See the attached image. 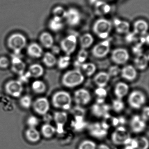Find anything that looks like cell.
<instances>
[{
  "mask_svg": "<svg viewBox=\"0 0 149 149\" xmlns=\"http://www.w3.org/2000/svg\"><path fill=\"white\" fill-rule=\"evenodd\" d=\"M84 80L81 71L79 69H76L65 73L62 78V82L64 86L72 88L80 85Z\"/></svg>",
  "mask_w": 149,
  "mask_h": 149,
  "instance_id": "6da1fadb",
  "label": "cell"
},
{
  "mask_svg": "<svg viewBox=\"0 0 149 149\" xmlns=\"http://www.w3.org/2000/svg\"><path fill=\"white\" fill-rule=\"evenodd\" d=\"M52 102L55 108L67 110L71 107L72 98L69 93L66 91H57L53 95Z\"/></svg>",
  "mask_w": 149,
  "mask_h": 149,
  "instance_id": "7a4b0ae2",
  "label": "cell"
},
{
  "mask_svg": "<svg viewBox=\"0 0 149 149\" xmlns=\"http://www.w3.org/2000/svg\"><path fill=\"white\" fill-rule=\"evenodd\" d=\"M112 29V23L110 21L104 19L97 20L93 26L94 33L102 39L109 37Z\"/></svg>",
  "mask_w": 149,
  "mask_h": 149,
  "instance_id": "3957f363",
  "label": "cell"
},
{
  "mask_svg": "<svg viewBox=\"0 0 149 149\" xmlns=\"http://www.w3.org/2000/svg\"><path fill=\"white\" fill-rule=\"evenodd\" d=\"M26 37L19 33L13 34L8 39V46L14 53L21 54L22 50L26 47Z\"/></svg>",
  "mask_w": 149,
  "mask_h": 149,
  "instance_id": "277c9868",
  "label": "cell"
},
{
  "mask_svg": "<svg viewBox=\"0 0 149 149\" xmlns=\"http://www.w3.org/2000/svg\"><path fill=\"white\" fill-rule=\"evenodd\" d=\"M132 139L126 129L123 126H119L112 133L111 140L116 145H127Z\"/></svg>",
  "mask_w": 149,
  "mask_h": 149,
  "instance_id": "5b68a950",
  "label": "cell"
},
{
  "mask_svg": "<svg viewBox=\"0 0 149 149\" xmlns=\"http://www.w3.org/2000/svg\"><path fill=\"white\" fill-rule=\"evenodd\" d=\"M5 91L8 95L14 97H20L23 91L22 83L19 80H12L5 84Z\"/></svg>",
  "mask_w": 149,
  "mask_h": 149,
  "instance_id": "8992f818",
  "label": "cell"
},
{
  "mask_svg": "<svg viewBox=\"0 0 149 149\" xmlns=\"http://www.w3.org/2000/svg\"><path fill=\"white\" fill-rule=\"evenodd\" d=\"M146 97L144 94L139 91H134L128 97V102L131 107L136 109H140L145 103Z\"/></svg>",
  "mask_w": 149,
  "mask_h": 149,
  "instance_id": "52a82bcc",
  "label": "cell"
},
{
  "mask_svg": "<svg viewBox=\"0 0 149 149\" xmlns=\"http://www.w3.org/2000/svg\"><path fill=\"white\" fill-rule=\"evenodd\" d=\"M77 45L76 36L71 35L67 36L61 41V47L62 50L66 54V55L70 56L74 52Z\"/></svg>",
  "mask_w": 149,
  "mask_h": 149,
  "instance_id": "ba28073f",
  "label": "cell"
},
{
  "mask_svg": "<svg viewBox=\"0 0 149 149\" xmlns=\"http://www.w3.org/2000/svg\"><path fill=\"white\" fill-rule=\"evenodd\" d=\"M32 106L36 113L43 116L47 114L50 109V104L47 98L40 97L33 102Z\"/></svg>",
  "mask_w": 149,
  "mask_h": 149,
  "instance_id": "9c48e42d",
  "label": "cell"
},
{
  "mask_svg": "<svg viewBox=\"0 0 149 149\" xmlns=\"http://www.w3.org/2000/svg\"><path fill=\"white\" fill-rule=\"evenodd\" d=\"M110 49V42L109 40H106L96 44L93 47L92 54L95 57L102 58L108 54Z\"/></svg>",
  "mask_w": 149,
  "mask_h": 149,
  "instance_id": "30bf717a",
  "label": "cell"
},
{
  "mask_svg": "<svg viewBox=\"0 0 149 149\" xmlns=\"http://www.w3.org/2000/svg\"><path fill=\"white\" fill-rule=\"evenodd\" d=\"M129 53L125 49H116L113 50L111 53V60L113 62L118 65L126 63L129 60Z\"/></svg>",
  "mask_w": 149,
  "mask_h": 149,
  "instance_id": "8fae6325",
  "label": "cell"
},
{
  "mask_svg": "<svg viewBox=\"0 0 149 149\" xmlns=\"http://www.w3.org/2000/svg\"><path fill=\"white\" fill-rule=\"evenodd\" d=\"M11 63L12 64V70L14 73L19 75L25 73L26 65L22 60L21 54L14 53L12 56Z\"/></svg>",
  "mask_w": 149,
  "mask_h": 149,
  "instance_id": "7c38bea8",
  "label": "cell"
},
{
  "mask_svg": "<svg viewBox=\"0 0 149 149\" xmlns=\"http://www.w3.org/2000/svg\"><path fill=\"white\" fill-rule=\"evenodd\" d=\"M74 100L78 105H86L90 102L91 95L87 90L80 89L75 92Z\"/></svg>",
  "mask_w": 149,
  "mask_h": 149,
  "instance_id": "4fadbf2b",
  "label": "cell"
},
{
  "mask_svg": "<svg viewBox=\"0 0 149 149\" xmlns=\"http://www.w3.org/2000/svg\"><path fill=\"white\" fill-rule=\"evenodd\" d=\"M65 19L68 25L71 26H76L81 22V14L76 8H71L67 11Z\"/></svg>",
  "mask_w": 149,
  "mask_h": 149,
  "instance_id": "5bb4252c",
  "label": "cell"
},
{
  "mask_svg": "<svg viewBox=\"0 0 149 149\" xmlns=\"http://www.w3.org/2000/svg\"><path fill=\"white\" fill-rule=\"evenodd\" d=\"M108 127L104 123H95L90 125V133L93 136L98 138L104 137L107 133Z\"/></svg>",
  "mask_w": 149,
  "mask_h": 149,
  "instance_id": "9a60e30c",
  "label": "cell"
},
{
  "mask_svg": "<svg viewBox=\"0 0 149 149\" xmlns=\"http://www.w3.org/2000/svg\"><path fill=\"white\" fill-rule=\"evenodd\" d=\"M54 119L56 124V131L61 133L63 128L68 121V114L64 111H56L54 115Z\"/></svg>",
  "mask_w": 149,
  "mask_h": 149,
  "instance_id": "2e32d148",
  "label": "cell"
},
{
  "mask_svg": "<svg viewBox=\"0 0 149 149\" xmlns=\"http://www.w3.org/2000/svg\"><path fill=\"white\" fill-rule=\"evenodd\" d=\"M130 126L133 132L139 133L145 130L146 127V122L141 118V116L138 115H135L131 120Z\"/></svg>",
  "mask_w": 149,
  "mask_h": 149,
  "instance_id": "e0dca14e",
  "label": "cell"
},
{
  "mask_svg": "<svg viewBox=\"0 0 149 149\" xmlns=\"http://www.w3.org/2000/svg\"><path fill=\"white\" fill-rule=\"evenodd\" d=\"M120 73L123 78L129 81L135 80L137 74L136 69L131 65L125 66L121 70Z\"/></svg>",
  "mask_w": 149,
  "mask_h": 149,
  "instance_id": "ac0fdd59",
  "label": "cell"
},
{
  "mask_svg": "<svg viewBox=\"0 0 149 149\" xmlns=\"http://www.w3.org/2000/svg\"><path fill=\"white\" fill-rule=\"evenodd\" d=\"M110 106L103 103H96L94 104L91 108L92 113L96 116L104 117L108 114Z\"/></svg>",
  "mask_w": 149,
  "mask_h": 149,
  "instance_id": "d6986e66",
  "label": "cell"
},
{
  "mask_svg": "<svg viewBox=\"0 0 149 149\" xmlns=\"http://www.w3.org/2000/svg\"><path fill=\"white\" fill-rule=\"evenodd\" d=\"M28 54L34 58H39L43 54V49L40 45L38 43H31L28 47L27 49Z\"/></svg>",
  "mask_w": 149,
  "mask_h": 149,
  "instance_id": "ffe728a7",
  "label": "cell"
},
{
  "mask_svg": "<svg viewBox=\"0 0 149 149\" xmlns=\"http://www.w3.org/2000/svg\"><path fill=\"white\" fill-rule=\"evenodd\" d=\"M95 11L96 14L99 16H102L109 13L111 6L105 1L99 0L95 3Z\"/></svg>",
  "mask_w": 149,
  "mask_h": 149,
  "instance_id": "44dd1931",
  "label": "cell"
},
{
  "mask_svg": "<svg viewBox=\"0 0 149 149\" xmlns=\"http://www.w3.org/2000/svg\"><path fill=\"white\" fill-rule=\"evenodd\" d=\"M110 76L108 73L101 72L96 75L94 81L98 88H104L107 85L110 80Z\"/></svg>",
  "mask_w": 149,
  "mask_h": 149,
  "instance_id": "7402d4cb",
  "label": "cell"
},
{
  "mask_svg": "<svg viewBox=\"0 0 149 149\" xmlns=\"http://www.w3.org/2000/svg\"><path fill=\"white\" fill-rule=\"evenodd\" d=\"M134 33L139 35H145L148 30V23L143 20H138L133 24Z\"/></svg>",
  "mask_w": 149,
  "mask_h": 149,
  "instance_id": "603a6c76",
  "label": "cell"
},
{
  "mask_svg": "<svg viewBox=\"0 0 149 149\" xmlns=\"http://www.w3.org/2000/svg\"><path fill=\"white\" fill-rule=\"evenodd\" d=\"M149 57L144 54H141L137 55L134 60L135 67L139 70H144L148 66Z\"/></svg>",
  "mask_w": 149,
  "mask_h": 149,
  "instance_id": "cb8c5ba5",
  "label": "cell"
},
{
  "mask_svg": "<svg viewBox=\"0 0 149 149\" xmlns=\"http://www.w3.org/2000/svg\"><path fill=\"white\" fill-rule=\"evenodd\" d=\"M30 77L39 78L43 75L44 73V69L43 67L38 63L32 64L29 68L27 71Z\"/></svg>",
  "mask_w": 149,
  "mask_h": 149,
  "instance_id": "d4e9b609",
  "label": "cell"
},
{
  "mask_svg": "<svg viewBox=\"0 0 149 149\" xmlns=\"http://www.w3.org/2000/svg\"><path fill=\"white\" fill-rule=\"evenodd\" d=\"M113 23L116 30L119 33H127L130 31V24L127 22L118 19H115Z\"/></svg>",
  "mask_w": 149,
  "mask_h": 149,
  "instance_id": "484cf974",
  "label": "cell"
},
{
  "mask_svg": "<svg viewBox=\"0 0 149 149\" xmlns=\"http://www.w3.org/2000/svg\"><path fill=\"white\" fill-rule=\"evenodd\" d=\"M25 136L29 142L36 143L40 141L41 135L36 128H29L25 132Z\"/></svg>",
  "mask_w": 149,
  "mask_h": 149,
  "instance_id": "4316f807",
  "label": "cell"
},
{
  "mask_svg": "<svg viewBox=\"0 0 149 149\" xmlns=\"http://www.w3.org/2000/svg\"><path fill=\"white\" fill-rule=\"evenodd\" d=\"M129 90V86L126 84L121 82L116 85L114 93L117 98L122 99L128 94Z\"/></svg>",
  "mask_w": 149,
  "mask_h": 149,
  "instance_id": "83f0119b",
  "label": "cell"
},
{
  "mask_svg": "<svg viewBox=\"0 0 149 149\" xmlns=\"http://www.w3.org/2000/svg\"><path fill=\"white\" fill-rule=\"evenodd\" d=\"M40 41L42 46L46 48H51L54 46V38L47 32H44L40 35Z\"/></svg>",
  "mask_w": 149,
  "mask_h": 149,
  "instance_id": "f1b7e54d",
  "label": "cell"
},
{
  "mask_svg": "<svg viewBox=\"0 0 149 149\" xmlns=\"http://www.w3.org/2000/svg\"><path fill=\"white\" fill-rule=\"evenodd\" d=\"M56 132V129L50 124H44L41 128V132L44 137L50 138L53 136Z\"/></svg>",
  "mask_w": 149,
  "mask_h": 149,
  "instance_id": "f546056e",
  "label": "cell"
},
{
  "mask_svg": "<svg viewBox=\"0 0 149 149\" xmlns=\"http://www.w3.org/2000/svg\"><path fill=\"white\" fill-rule=\"evenodd\" d=\"M49 27L53 32H59L62 29L63 27L62 20L56 17H53L49 20L48 24Z\"/></svg>",
  "mask_w": 149,
  "mask_h": 149,
  "instance_id": "4dcf8cb0",
  "label": "cell"
},
{
  "mask_svg": "<svg viewBox=\"0 0 149 149\" xmlns=\"http://www.w3.org/2000/svg\"><path fill=\"white\" fill-rule=\"evenodd\" d=\"M93 42L94 38L91 34H84L80 37V45L82 49H86L88 48L92 45Z\"/></svg>",
  "mask_w": 149,
  "mask_h": 149,
  "instance_id": "1f68e13d",
  "label": "cell"
},
{
  "mask_svg": "<svg viewBox=\"0 0 149 149\" xmlns=\"http://www.w3.org/2000/svg\"><path fill=\"white\" fill-rule=\"evenodd\" d=\"M31 87L33 92L36 94H42L44 93L47 90V85L46 84L41 80H36L33 82Z\"/></svg>",
  "mask_w": 149,
  "mask_h": 149,
  "instance_id": "d6a6232c",
  "label": "cell"
},
{
  "mask_svg": "<svg viewBox=\"0 0 149 149\" xmlns=\"http://www.w3.org/2000/svg\"><path fill=\"white\" fill-rule=\"evenodd\" d=\"M42 61L47 67L52 68L56 64L57 60L54 54L50 52H47L43 55Z\"/></svg>",
  "mask_w": 149,
  "mask_h": 149,
  "instance_id": "836d02e7",
  "label": "cell"
},
{
  "mask_svg": "<svg viewBox=\"0 0 149 149\" xmlns=\"http://www.w3.org/2000/svg\"><path fill=\"white\" fill-rule=\"evenodd\" d=\"M80 67L88 76L92 75L96 70V67L95 64L91 63H84L81 64Z\"/></svg>",
  "mask_w": 149,
  "mask_h": 149,
  "instance_id": "e575fe53",
  "label": "cell"
},
{
  "mask_svg": "<svg viewBox=\"0 0 149 149\" xmlns=\"http://www.w3.org/2000/svg\"><path fill=\"white\" fill-rule=\"evenodd\" d=\"M19 103L23 109H28L32 107L33 103V100L30 96L25 95L21 97Z\"/></svg>",
  "mask_w": 149,
  "mask_h": 149,
  "instance_id": "d590c367",
  "label": "cell"
},
{
  "mask_svg": "<svg viewBox=\"0 0 149 149\" xmlns=\"http://www.w3.org/2000/svg\"><path fill=\"white\" fill-rule=\"evenodd\" d=\"M70 56H61L57 61L56 63L58 68L61 69H64L68 67L70 64Z\"/></svg>",
  "mask_w": 149,
  "mask_h": 149,
  "instance_id": "8d00e7d4",
  "label": "cell"
},
{
  "mask_svg": "<svg viewBox=\"0 0 149 149\" xmlns=\"http://www.w3.org/2000/svg\"><path fill=\"white\" fill-rule=\"evenodd\" d=\"M53 14L54 17L63 20L66 17L67 11L63 7L58 6L53 9Z\"/></svg>",
  "mask_w": 149,
  "mask_h": 149,
  "instance_id": "74e56055",
  "label": "cell"
},
{
  "mask_svg": "<svg viewBox=\"0 0 149 149\" xmlns=\"http://www.w3.org/2000/svg\"><path fill=\"white\" fill-rule=\"evenodd\" d=\"M137 142L136 149H148L149 147V141L145 137H139L136 139Z\"/></svg>",
  "mask_w": 149,
  "mask_h": 149,
  "instance_id": "f35d334b",
  "label": "cell"
},
{
  "mask_svg": "<svg viewBox=\"0 0 149 149\" xmlns=\"http://www.w3.org/2000/svg\"><path fill=\"white\" fill-rule=\"evenodd\" d=\"M88 56V53L85 49H82L80 50L77 56L76 65L80 67L81 64L84 63Z\"/></svg>",
  "mask_w": 149,
  "mask_h": 149,
  "instance_id": "ab89813d",
  "label": "cell"
},
{
  "mask_svg": "<svg viewBox=\"0 0 149 149\" xmlns=\"http://www.w3.org/2000/svg\"><path fill=\"white\" fill-rule=\"evenodd\" d=\"M124 103L122 99L117 98L112 102V108L116 112H121L124 109Z\"/></svg>",
  "mask_w": 149,
  "mask_h": 149,
  "instance_id": "60d3db41",
  "label": "cell"
},
{
  "mask_svg": "<svg viewBox=\"0 0 149 149\" xmlns=\"http://www.w3.org/2000/svg\"><path fill=\"white\" fill-rule=\"evenodd\" d=\"M78 149H96V145L95 142L91 140H84L81 143Z\"/></svg>",
  "mask_w": 149,
  "mask_h": 149,
  "instance_id": "b9f144b4",
  "label": "cell"
},
{
  "mask_svg": "<svg viewBox=\"0 0 149 149\" xmlns=\"http://www.w3.org/2000/svg\"><path fill=\"white\" fill-rule=\"evenodd\" d=\"M26 123L29 128H36L40 123V120L36 116H30L28 118Z\"/></svg>",
  "mask_w": 149,
  "mask_h": 149,
  "instance_id": "7bdbcfd3",
  "label": "cell"
},
{
  "mask_svg": "<svg viewBox=\"0 0 149 149\" xmlns=\"http://www.w3.org/2000/svg\"><path fill=\"white\" fill-rule=\"evenodd\" d=\"M72 112L76 117H83L85 114V111L83 108H81L80 105H77L73 108Z\"/></svg>",
  "mask_w": 149,
  "mask_h": 149,
  "instance_id": "ee69618b",
  "label": "cell"
},
{
  "mask_svg": "<svg viewBox=\"0 0 149 149\" xmlns=\"http://www.w3.org/2000/svg\"><path fill=\"white\" fill-rule=\"evenodd\" d=\"M121 70L117 66H113L111 67L109 70L108 74L110 77H115L121 73Z\"/></svg>",
  "mask_w": 149,
  "mask_h": 149,
  "instance_id": "f6af8a7d",
  "label": "cell"
},
{
  "mask_svg": "<svg viewBox=\"0 0 149 149\" xmlns=\"http://www.w3.org/2000/svg\"><path fill=\"white\" fill-rule=\"evenodd\" d=\"M10 64V62L8 58L5 56L0 57V68H7Z\"/></svg>",
  "mask_w": 149,
  "mask_h": 149,
  "instance_id": "bcb514c9",
  "label": "cell"
},
{
  "mask_svg": "<svg viewBox=\"0 0 149 149\" xmlns=\"http://www.w3.org/2000/svg\"><path fill=\"white\" fill-rule=\"evenodd\" d=\"M149 108L148 106H146V107H144L143 109L141 117L143 120H144L145 122H146L149 119Z\"/></svg>",
  "mask_w": 149,
  "mask_h": 149,
  "instance_id": "7dc6e473",
  "label": "cell"
},
{
  "mask_svg": "<svg viewBox=\"0 0 149 149\" xmlns=\"http://www.w3.org/2000/svg\"><path fill=\"white\" fill-rule=\"evenodd\" d=\"M96 93L101 99L104 97L107 94L106 91L104 89V88H98L96 91Z\"/></svg>",
  "mask_w": 149,
  "mask_h": 149,
  "instance_id": "c3c4849f",
  "label": "cell"
},
{
  "mask_svg": "<svg viewBox=\"0 0 149 149\" xmlns=\"http://www.w3.org/2000/svg\"><path fill=\"white\" fill-rule=\"evenodd\" d=\"M51 48L52 49V53L54 54V55L59 54L60 53V51H61V48H60L57 46H53Z\"/></svg>",
  "mask_w": 149,
  "mask_h": 149,
  "instance_id": "681fc988",
  "label": "cell"
},
{
  "mask_svg": "<svg viewBox=\"0 0 149 149\" xmlns=\"http://www.w3.org/2000/svg\"><path fill=\"white\" fill-rule=\"evenodd\" d=\"M97 149H110V148L106 145L101 144L99 146Z\"/></svg>",
  "mask_w": 149,
  "mask_h": 149,
  "instance_id": "f907efd6",
  "label": "cell"
},
{
  "mask_svg": "<svg viewBox=\"0 0 149 149\" xmlns=\"http://www.w3.org/2000/svg\"><path fill=\"white\" fill-rule=\"evenodd\" d=\"M89 1L91 4H94L95 5V3H96L99 0H89Z\"/></svg>",
  "mask_w": 149,
  "mask_h": 149,
  "instance_id": "816d5d0a",
  "label": "cell"
},
{
  "mask_svg": "<svg viewBox=\"0 0 149 149\" xmlns=\"http://www.w3.org/2000/svg\"><path fill=\"white\" fill-rule=\"evenodd\" d=\"M123 149H133V148H132L131 146H126L125 148H124Z\"/></svg>",
  "mask_w": 149,
  "mask_h": 149,
  "instance_id": "f5cc1de1",
  "label": "cell"
},
{
  "mask_svg": "<svg viewBox=\"0 0 149 149\" xmlns=\"http://www.w3.org/2000/svg\"><path fill=\"white\" fill-rule=\"evenodd\" d=\"M105 1H112V0H105Z\"/></svg>",
  "mask_w": 149,
  "mask_h": 149,
  "instance_id": "db71d44e",
  "label": "cell"
}]
</instances>
